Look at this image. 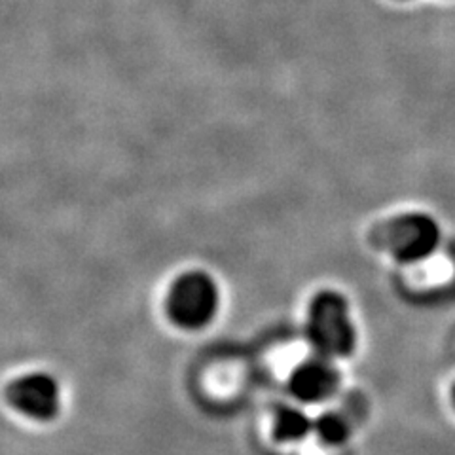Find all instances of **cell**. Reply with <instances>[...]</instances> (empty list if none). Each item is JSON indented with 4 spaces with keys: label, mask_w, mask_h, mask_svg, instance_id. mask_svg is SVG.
<instances>
[{
    "label": "cell",
    "mask_w": 455,
    "mask_h": 455,
    "mask_svg": "<svg viewBox=\"0 0 455 455\" xmlns=\"http://www.w3.org/2000/svg\"><path fill=\"white\" fill-rule=\"evenodd\" d=\"M306 332L321 357H347L355 347V326L344 296L324 291L311 300Z\"/></svg>",
    "instance_id": "cell-1"
},
{
    "label": "cell",
    "mask_w": 455,
    "mask_h": 455,
    "mask_svg": "<svg viewBox=\"0 0 455 455\" xmlns=\"http://www.w3.org/2000/svg\"><path fill=\"white\" fill-rule=\"evenodd\" d=\"M219 309V289L204 272L179 277L167 296L169 317L184 329H202Z\"/></svg>",
    "instance_id": "cell-2"
},
{
    "label": "cell",
    "mask_w": 455,
    "mask_h": 455,
    "mask_svg": "<svg viewBox=\"0 0 455 455\" xmlns=\"http://www.w3.org/2000/svg\"><path fill=\"white\" fill-rule=\"evenodd\" d=\"M440 243V228L427 215L411 212L396 219L387 235L389 251L401 262H419L429 259Z\"/></svg>",
    "instance_id": "cell-3"
},
{
    "label": "cell",
    "mask_w": 455,
    "mask_h": 455,
    "mask_svg": "<svg viewBox=\"0 0 455 455\" xmlns=\"http://www.w3.org/2000/svg\"><path fill=\"white\" fill-rule=\"evenodd\" d=\"M8 398L13 408L35 419H50L60 410V387L46 374H28L13 381Z\"/></svg>",
    "instance_id": "cell-4"
},
{
    "label": "cell",
    "mask_w": 455,
    "mask_h": 455,
    "mask_svg": "<svg viewBox=\"0 0 455 455\" xmlns=\"http://www.w3.org/2000/svg\"><path fill=\"white\" fill-rule=\"evenodd\" d=\"M339 383L336 366L326 357H315L302 363L289 379V387L296 398L304 403H319L329 398Z\"/></svg>",
    "instance_id": "cell-5"
},
{
    "label": "cell",
    "mask_w": 455,
    "mask_h": 455,
    "mask_svg": "<svg viewBox=\"0 0 455 455\" xmlns=\"http://www.w3.org/2000/svg\"><path fill=\"white\" fill-rule=\"evenodd\" d=\"M313 429V423L302 410L292 406H281L275 414L274 431L281 443H298Z\"/></svg>",
    "instance_id": "cell-6"
},
{
    "label": "cell",
    "mask_w": 455,
    "mask_h": 455,
    "mask_svg": "<svg viewBox=\"0 0 455 455\" xmlns=\"http://www.w3.org/2000/svg\"><path fill=\"white\" fill-rule=\"evenodd\" d=\"M313 429H315L321 443L329 446L344 444L349 435V425L339 414H323L313 425Z\"/></svg>",
    "instance_id": "cell-7"
},
{
    "label": "cell",
    "mask_w": 455,
    "mask_h": 455,
    "mask_svg": "<svg viewBox=\"0 0 455 455\" xmlns=\"http://www.w3.org/2000/svg\"><path fill=\"white\" fill-rule=\"evenodd\" d=\"M451 403H453V406H455V386H453V389H451Z\"/></svg>",
    "instance_id": "cell-8"
}]
</instances>
